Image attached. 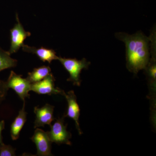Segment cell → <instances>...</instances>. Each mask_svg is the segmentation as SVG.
Listing matches in <instances>:
<instances>
[{
  "mask_svg": "<svg viewBox=\"0 0 156 156\" xmlns=\"http://www.w3.org/2000/svg\"><path fill=\"white\" fill-rule=\"evenodd\" d=\"M6 83L8 88L14 90L23 101H25L27 98H29L31 83L27 78H23L21 75L17 74L11 71Z\"/></svg>",
  "mask_w": 156,
  "mask_h": 156,
  "instance_id": "obj_4",
  "label": "cell"
},
{
  "mask_svg": "<svg viewBox=\"0 0 156 156\" xmlns=\"http://www.w3.org/2000/svg\"><path fill=\"white\" fill-rule=\"evenodd\" d=\"M9 90L5 81L0 80V104L5 99Z\"/></svg>",
  "mask_w": 156,
  "mask_h": 156,
  "instance_id": "obj_15",
  "label": "cell"
},
{
  "mask_svg": "<svg viewBox=\"0 0 156 156\" xmlns=\"http://www.w3.org/2000/svg\"><path fill=\"white\" fill-rule=\"evenodd\" d=\"M64 116L55 120L53 124L50 125V131H47L48 136L52 143L57 144H64L71 145L70 141L72 134L67 131V125H65Z\"/></svg>",
  "mask_w": 156,
  "mask_h": 156,
  "instance_id": "obj_3",
  "label": "cell"
},
{
  "mask_svg": "<svg viewBox=\"0 0 156 156\" xmlns=\"http://www.w3.org/2000/svg\"><path fill=\"white\" fill-rule=\"evenodd\" d=\"M27 112L25 111V101H23L22 108L19 111L18 114L11 124L10 133L11 138L16 140L19 138L20 131L27 121Z\"/></svg>",
  "mask_w": 156,
  "mask_h": 156,
  "instance_id": "obj_11",
  "label": "cell"
},
{
  "mask_svg": "<svg viewBox=\"0 0 156 156\" xmlns=\"http://www.w3.org/2000/svg\"><path fill=\"white\" fill-rule=\"evenodd\" d=\"M55 79L50 73L42 80L31 84V91L39 95H61L63 96L64 90L55 87Z\"/></svg>",
  "mask_w": 156,
  "mask_h": 156,
  "instance_id": "obj_6",
  "label": "cell"
},
{
  "mask_svg": "<svg viewBox=\"0 0 156 156\" xmlns=\"http://www.w3.org/2000/svg\"><path fill=\"white\" fill-rule=\"evenodd\" d=\"M16 156V149L4 143H0V156Z\"/></svg>",
  "mask_w": 156,
  "mask_h": 156,
  "instance_id": "obj_14",
  "label": "cell"
},
{
  "mask_svg": "<svg viewBox=\"0 0 156 156\" xmlns=\"http://www.w3.org/2000/svg\"><path fill=\"white\" fill-rule=\"evenodd\" d=\"M34 132L30 139L36 146L37 156H53L51 153L52 142L48 136V133L39 128H35Z\"/></svg>",
  "mask_w": 156,
  "mask_h": 156,
  "instance_id": "obj_7",
  "label": "cell"
},
{
  "mask_svg": "<svg viewBox=\"0 0 156 156\" xmlns=\"http://www.w3.org/2000/svg\"><path fill=\"white\" fill-rule=\"evenodd\" d=\"M16 23L14 27L10 30L11 46L9 52L12 54L17 53L24 44L25 39L30 36V32L26 31L20 21L18 14H16Z\"/></svg>",
  "mask_w": 156,
  "mask_h": 156,
  "instance_id": "obj_5",
  "label": "cell"
},
{
  "mask_svg": "<svg viewBox=\"0 0 156 156\" xmlns=\"http://www.w3.org/2000/svg\"><path fill=\"white\" fill-rule=\"evenodd\" d=\"M63 96L65 97L68 104L67 112L64 116L65 117H68L74 121L78 133L81 135L83 132L80 127L79 122L80 110L77 101L76 96L73 90L69 91L67 93L65 92Z\"/></svg>",
  "mask_w": 156,
  "mask_h": 156,
  "instance_id": "obj_8",
  "label": "cell"
},
{
  "mask_svg": "<svg viewBox=\"0 0 156 156\" xmlns=\"http://www.w3.org/2000/svg\"><path fill=\"white\" fill-rule=\"evenodd\" d=\"M5 128V122L4 120L0 121V143H3V138L2 136V131Z\"/></svg>",
  "mask_w": 156,
  "mask_h": 156,
  "instance_id": "obj_16",
  "label": "cell"
},
{
  "mask_svg": "<svg viewBox=\"0 0 156 156\" xmlns=\"http://www.w3.org/2000/svg\"><path fill=\"white\" fill-rule=\"evenodd\" d=\"M22 48L24 52L35 54L40 60L44 62H47L50 63L53 60L58 59V56H56V53L53 49H48L43 47L38 48L24 44L23 45Z\"/></svg>",
  "mask_w": 156,
  "mask_h": 156,
  "instance_id": "obj_10",
  "label": "cell"
},
{
  "mask_svg": "<svg viewBox=\"0 0 156 156\" xmlns=\"http://www.w3.org/2000/svg\"><path fill=\"white\" fill-rule=\"evenodd\" d=\"M50 66H43L34 69L31 72L29 73L27 79L30 83H37L47 77L51 73Z\"/></svg>",
  "mask_w": 156,
  "mask_h": 156,
  "instance_id": "obj_12",
  "label": "cell"
},
{
  "mask_svg": "<svg viewBox=\"0 0 156 156\" xmlns=\"http://www.w3.org/2000/svg\"><path fill=\"white\" fill-rule=\"evenodd\" d=\"M115 37L126 45L127 69L135 75L145 69L150 60V37L140 31L132 35L117 33Z\"/></svg>",
  "mask_w": 156,
  "mask_h": 156,
  "instance_id": "obj_1",
  "label": "cell"
},
{
  "mask_svg": "<svg viewBox=\"0 0 156 156\" xmlns=\"http://www.w3.org/2000/svg\"><path fill=\"white\" fill-rule=\"evenodd\" d=\"M58 60L69 73V77L67 81L72 82L74 86L80 87L81 83V71L83 69H88L90 62L85 58L78 60L75 58H62L59 56Z\"/></svg>",
  "mask_w": 156,
  "mask_h": 156,
  "instance_id": "obj_2",
  "label": "cell"
},
{
  "mask_svg": "<svg viewBox=\"0 0 156 156\" xmlns=\"http://www.w3.org/2000/svg\"><path fill=\"white\" fill-rule=\"evenodd\" d=\"M17 60L11 58L9 51L0 47V72L17 66Z\"/></svg>",
  "mask_w": 156,
  "mask_h": 156,
  "instance_id": "obj_13",
  "label": "cell"
},
{
  "mask_svg": "<svg viewBox=\"0 0 156 156\" xmlns=\"http://www.w3.org/2000/svg\"><path fill=\"white\" fill-rule=\"evenodd\" d=\"M54 107L49 104H46L41 108L35 107L34 113L35 114L34 128L44 127L46 125L50 126L54 121Z\"/></svg>",
  "mask_w": 156,
  "mask_h": 156,
  "instance_id": "obj_9",
  "label": "cell"
}]
</instances>
